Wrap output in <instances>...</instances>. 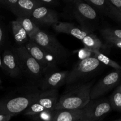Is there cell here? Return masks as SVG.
<instances>
[{
  "label": "cell",
  "instance_id": "1",
  "mask_svg": "<svg viewBox=\"0 0 121 121\" xmlns=\"http://www.w3.org/2000/svg\"><path fill=\"white\" fill-rule=\"evenodd\" d=\"M41 91L34 86H23L0 101V113L13 117L24 112L37 100Z\"/></svg>",
  "mask_w": 121,
  "mask_h": 121
},
{
  "label": "cell",
  "instance_id": "2",
  "mask_svg": "<svg viewBox=\"0 0 121 121\" xmlns=\"http://www.w3.org/2000/svg\"><path fill=\"white\" fill-rule=\"evenodd\" d=\"M94 82L80 83L72 87L58 100L55 110H80L91 100L90 93Z\"/></svg>",
  "mask_w": 121,
  "mask_h": 121
},
{
  "label": "cell",
  "instance_id": "3",
  "mask_svg": "<svg viewBox=\"0 0 121 121\" xmlns=\"http://www.w3.org/2000/svg\"><path fill=\"white\" fill-rule=\"evenodd\" d=\"M72 6V13L80 27L92 33L98 23V13L84 1H69Z\"/></svg>",
  "mask_w": 121,
  "mask_h": 121
},
{
  "label": "cell",
  "instance_id": "4",
  "mask_svg": "<svg viewBox=\"0 0 121 121\" xmlns=\"http://www.w3.org/2000/svg\"><path fill=\"white\" fill-rule=\"evenodd\" d=\"M45 52L55 59L56 61L65 60L68 57L67 50L53 35L40 30L31 39Z\"/></svg>",
  "mask_w": 121,
  "mask_h": 121
},
{
  "label": "cell",
  "instance_id": "5",
  "mask_svg": "<svg viewBox=\"0 0 121 121\" xmlns=\"http://www.w3.org/2000/svg\"><path fill=\"white\" fill-rule=\"evenodd\" d=\"M22 73L31 79H42L45 73L37 61L30 55L25 46L13 48Z\"/></svg>",
  "mask_w": 121,
  "mask_h": 121
},
{
  "label": "cell",
  "instance_id": "6",
  "mask_svg": "<svg viewBox=\"0 0 121 121\" xmlns=\"http://www.w3.org/2000/svg\"><path fill=\"white\" fill-rule=\"evenodd\" d=\"M101 65V63L94 57L80 60L69 71L65 83L67 85L77 83L81 79L87 78L96 72Z\"/></svg>",
  "mask_w": 121,
  "mask_h": 121
},
{
  "label": "cell",
  "instance_id": "7",
  "mask_svg": "<svg viewBox=\"0 0 121 121\" xmlns=\"http://www.w3.org/2000/svg\"><path fill=\"white\" fill-rule=\"evenodd\" d=\"M58 100L57 89L41 91L36 102L31 105L24 112V114L31 117L47 110H55L54 108Z\"/></svg>",
  "mask_w": 121,
  "mask_h": 121
},
{
  "label": "cell",
  "instance_id": "8",
  "mask_svg": "<svg viewBox=\"0 0 121 121\" xmlns=\"http://www.w3.org/2000/svg\"><path fill=\"white\" fill-rule=\"evenodd\" d=\"M25 47L30 55L41 66L45 74L54 71L56 69V61L52 59L53 57L46 53L34 41L29 39L25 44Z\"/></svg>",
  "mask_w": 121,
  "mask_h": 121
},
{
  "label": "cell",
  "instance_id": "9",
  "mask_svg": "<svg viewBox=\"0 0 121 121\" xmlns=\"http://www.w3.org/2000/svg\"><path fill=\"white\" fill-rule=\"evenodd\" d=\"M121 79V71L115 70L105 76L92 86L90 97L91 100L96 99L111 91L117 86Z\"/></svg>",
  "mask_w": 121,
  "mask_h": 121
},
{
  "label": "cell",
  "instance_id": "10",
  "mask_svg": "<svg viewBox=\"0 0 121 121\" xmlns=\"http://www.w3.org/2000/svg\"><path fill=\"white\" fill-rule=\"evenodd\" d=\"M2 6L19 17L30 18L32 12L40 5L37 0H4Z\"/></svg>",
  "mask_w": 121,
  "mask_h": 121
},
{
  "label": "cell",
  "instance_id": "11",
  "mask_svg": "<svg viewBox=\"0 0 121 121\" xmlns=\"http://www.w3.org/2000/svg\"><path fill=\"white\" fill-rule=\"evenodd\" d=\"M112 109L109 100L106 99L91 100L83 108L85 119L100 121Z\"/></svg>",
  "mask_w": 121,
  "mask_h": 121
},
{
  "label": "cell",
  "instance_id": "12",
  "mask_svg": "<svg viewBox=\"0 0 121 121\" xmlns=\"http://www.w3.org/2000/svg\"><path fill=\"white\" fill-rule=\"evenodd\" d=\"M30 18L38 26H52L59 22V17L56 12L51 8L44 7H37L31 13Z\"/></svg>",
  "mask_w": 121,
  "mask_h": 121
},
{
  "label": "cell",
  "instance_id": "13",
  "mask_svg": "<svg viewBox=\"0 0 121 121\" xmlns=\"http://www.w3.org/2000/svg\"><path fill=\"white\" fill-rule=\"evenodd\" d=\"M69 71H52L44 74L41 79L40 89L41 91L57 89L63 84L65 83L66 78Z\"/></svg>",
  "mask_w": 121,
  "mask_h": 121
},
{
  "label": "cell",
  "instance_id": "14",
  "mask_svg": "<svg viewBox=\"0 0 121 121\" xmlns=\"http://www.w3.org/2000/svg\"><path fill=\"white\" fill-rule=\"evenodd\" d=\"M2 67L11 77L17 78L21 74L19 64L13 50H6L2 57Z\"/></svg>",
  "mask_w": 121,
  "mask_h": 121
},
{
  "label": "cell",
  "instance_id": "15",
  "mask_svg": "<svg viewBox=\"0 0 121 121\" xmlns=\"http://www.w3.org/2000/svg\"><path fill=\"white\" fill-rule=\"evenodd\" d=\"M53 28L56 32L65 33L72 35L76 39L82 40L88 34H91L87 31L83 29L80 27H78L74 24L66 22H59L53 25Z\"/></svg>",
  "mask_w": 121,
  "mask_h": 121
},
{
  "label": "cell",
  "instance_id": "16",
  "mask_svg": "<svg viewBox=\"0 0 121 121\" xmlns=\"http://www.w3.org/2000/svg\"><path fill=\"white\" fill-rule=\"evenodd\" d=\"M85 119L83 109L80 110H55L53 121H80Z\"/></svg>",
  "mask_w": 121,
  "mask_h": 121
},
{
  "label": "cell",
  "instance_id": "17",
  "mask_svg": "<svg viewBox=\"0 0 121 121\" xmlns=\"http://www.w3.org/2000/svg\"><path fill=\"white\" fill-rule=\"evenodd\" d=\"M11 28L13 36L17 44L20 46L27 43L29 40L28 35L21 25L16 20L11 22Z\"/></svg>",
  "mask_w": 121,
  "mask_h": 121
},
{
  "label": "cell",
  "instance_id": "18",
  "mask_svg": "<svg viewBox=\"0 0 121 121\" xmlns=\"http://www.w3.org/2000/svg\"><path fill=\"white\" fill-rule=\"evenodd\" d=\"M84 48L89 50L91 52L93 51H99L105 47L102 41L93 33L88 34L81 40Z\"/></svg>",
  "mask_w": 121,
  "mask_h": 121
},
{
  "label": "cell",
  "instance_id": "19",
  "mask_svg": "<svg viewBox=\"0 0 121 121\" xmlns=\"http://www.w3.org/2000/svg\"><path fill=\"white\" fill-rule=\"evenodd\" d=\"M16 20L19 22L22 28L26 31L30 40H31L40 30L39 26H37L30 18L19 17L17 18Z\"/></svg>",
  "mask_w": 121,
  "mask_h": 121
},
{
  "label": "cell",
  "instance_id": "20",
  "mask_svg": "<svg viewBox=\"0 0 121 121\" xmlns=\"http://www.w3.org/2000/svg\"><path fill=\"white\" fill-rule=\"evenodd\" d=\"M108 16L121 24V0H107Z\"/></svg>",
  "mask_w": 121,
  "mask_h": 121
},
{
  "label": "cell",
  "instance_id": "21",
  "mask_svg": "<svg viewBox=\"0 0 121 121\" xmlns=\"http://www.w3.org/2000/svg\"><path fill=\"white\" fill-rule=\"evenodd\" d=\"M92 53H93V57H95L101 63L108 66H110V67L115 69L116 70L121 71V66L119 64L117 63L116 61L112 60V59L109 58L104 54H103L101 52L93 51Z\"/></svg>",
  "mask_w": 121,
  "mask_h": 121
},
{
  "label": "cell",
  "instance_id": "22",
  "mask_svg": "<svg viewBox=\"0 0 121 121\" xmlns=\"http://www.w3.org/2000/svg\"><path fill=\"white\" fill-rule=\"evenodd\" d=\"M84 1L93 7L98 13L108 16L107 0H85Z\"/></svg>",
  "mask_w": 121,
  "mask_h": 121
},
{
  "label": "cell",
  "instance_id": "23",
  "mask_svg": "<svg viewBox=\"0 0 121 121\" xmlns=\"http://www.w3.org/2000/svg\"><path fill=\"white\" fill-rule=\"evenodd\" d=\"M109 102L113 109L121 112V85L113 92Z\"/></svg>",
  "mask_w": 121,
  "mask_h": 121
},
{
  "label": "cell",
  "instance_id": "24",
  "mask_svg": "<svg viewBox=\"0 0 121 121\" xmlns=\"http://www.w3.org/2000/svg\"><path fill=\"white\" fill-rule=\"evenodd\" d=\"M54 112L55 110H47L31 117L34 121H53Z\"/></svg>",
  "mask_w": 121,
  "mask_h": 121
},
{
  "label": "cell",
  "instance_id": "25",
  "mask_svg": "<svg viewBox=\"0 0 121 121\" xmlns=\"http://www.w3.org/2000/svg\"><path fill=\"white\" fill-rule=\"evenodd\" d=\"M100 33L103 37H111L121 40V30L105 28L100 30Z\"/></svg>",
  "mask_w": 121,
  "mask_h": 121
},
{
  "label": "cell",
  "instance_id": "26",
  "mask_svg": "<svg viewBox=\"0 0 121 121\" xmlns=\"http://www.w3.org/2000/svg\"><path fill=\"white\" fill-rule=\"evenodd\" d=\"M37 1L41 7L49 8H50V7H57L60 4V2L57 0H37Z\"/></svg>",
  "mask_w": 121,
  "mask_h": 121
},
{
  "label": "cell",
  "instance_id": "27",
  "mask_svg": "<svg viewBox=\"0 0 121 121\" xmlns=\"http://www.w3.org/2000/svg\"><path fill=\"white\" fill-rule=\"evenodd\" d=\"M106 41V43L112 46L121 48V39H115L111 37H103Z\"/></svg>",
  "mask_w": 121,
  "mask_h": 121
},
{
  "label": "cell",
  "instance_id": "28",
  "mask_svg": "<svg viewBox=\"0 0 121 121\" xmlns=\"http://www.w3.org/2000/svg\"><path fill=\"white\" fill-rule=\"evenodd\" d=\"M79 56L82 57V60H83V59L89 58L91 57H93V53H92V52H91L89 50L84 48L83 49H82L79 51Z\"/></svg>",
  "mask_w": 121,
  "mask_h": 121
},
{
  "label": "cell",
  "instance_id": "29",
  "mask_svg": "<svg viewBox=\"0 0 121 121\" xmlns=\"http://www.w3.org/2000/svg\"><path fill=\"white\" fill-rule=\"evenodd\" d=\"M13 116L11 115L0 113V121H9Z\"/></svg>",
  "mask_w": 121,
  "mask_h": 121
},
{
  "label": "cell",
  "instance_id": "30",
  "mask_svg": "<svg viewBox=\"0 0 121 121\" xmlns=\"http://www.w3.org/2000/svg\"><path fill=\"white\" fill-rule=\"evenodd\" d=\"M4 40V33L2 28L1 27V25H0V46L2 44V42H3Z\"/></svg>",
  "mask_w": 121,
  "mask_h": 121
},
{
  "label": "cell",
  "instance_id": "31",
  "mask_svg": "<svg viewBox=\"0 0 121 121\" xmlns=\"http://www.w3.org/2000/svg\"><path fill=\"white\" fill-rule=\"evenodd\" d=\"M0 67L3 69V67H2V57H1V54H0Z\"/></svg>",
  "mask_w": 121,
  "mask_h": 121
},
{
  "label": "cell",
  "instance_id": "32",
  "mask_svg": "<svg viewBox=\"0 0 121 121\" xmlns=\"http://www.w3.org/2000/svg\"><path fill=\"white\" fill-rule=\"evenodd\" d=\"M80 121H91L89 120V119H83Z\"/></svg>",
  "mask_w": 121,
  "mask_h": 121
},
{
  "label": "cell",
  "instance_id": "33",
  "mask_svg": "<svg viewBox=\"0 0 121 121\" xmlns=\"http://www.w3.org/2000/svg\"><path fill=\"white\" fill-rule=\"evenodd\" d=\"M121 121V119H118V120H115V121Z\"/></svg>",
  "mask_w": 121,
  "mask_h": 121
}]
</instances>
